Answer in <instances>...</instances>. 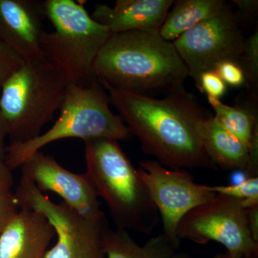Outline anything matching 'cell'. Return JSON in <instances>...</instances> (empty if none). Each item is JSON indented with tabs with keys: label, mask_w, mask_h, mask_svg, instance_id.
Segmentation results:
<instances>
[{
	"label": "cell",
	"mask_w": 258,
	"mask_h": 258,
	"mask_svg": "<svg viewBox=\"0 0 258 258\" xmlns=\"http://www.w3.org/2000/svg\"><path fill=\"white\" fill-rule=\"evenodd\" d=\"M22 177L42 192L52 191L69 208L88 219L106 217L96 191L86 174H76L42 151L34 153L20 166Z\"/></svg>",
	"instance_id": "8fae6325"
},
{
	"label": "cell",
	"mask_w": 258,
	"mask_h": 258,
	"mask_svg": "<svg viewBox=\"0 0 258 258\" xmlns=\"http://www.w3.org/2000/svg\"><path fill=\"white\" fill-rule=\"evenodd\" d=\"M86 174L106 203L115 228L150 235L160 217L139 175L118 141H85Z\"/></svg>",
	"instance_id": "3957f363"
},
{
	"label": "cell",
	"mask_w": 258,
	"mask_h": 258,
	"mask_svg": "<svg viewBox=\"0 0 258 258\" xmlns=\"http://www.w3.org/2000/svg\"><path fill=\"white\" fill-rule=\"evenodd\" d=\"M235 4L244 15H254L258 10L257 0H232Z\"/></svg>",
	"instance_id": "4316f807"
},
{
	"label": "cell",
	"mask_w": 258,
	"mask_h": 258,
	"mask_svg": "<svg viewBox=\"0 0 258 258\" xmlns=\"http://www.w3.org/2000/svg\"><path fill=\"white\" fill-rule=\"evenodd\" d=\"M110 105L108 93L98 80L86 86L70 83L55 123L36 138L9 144L5 148V164L13 171L34 153L61 139L128 140L132 134L119 115L112 112Z\"/></svg>",
	"instance_id": "5b68a950"
},
{
	"label": "cell",
	"mask_w": 258,
	"mask_h": 258,
	"mask_svg": "<svg viewBox=\"0 0 258 258\" xmlns=\"http://www.w3.org/2000/svg\"><path fill=\"white\" fill-rule=\"evenodd\" d=\"M244 41L238 15L225 3L216 15L172 42L198 87L204 73L215 71L225 61L238 63Z\"/></svg>",
	"instance_id": "9c48e42d"
},
{
	"label": "cell",
	"mask_w": 258,
	"mask_h": 258,
	"mask_svg": "<svg viewBox=\"0 0 258 258\" xmlns=\"http://www.w3.org/2000/svg\"><path fill=\"white\" fill-rule=\"evenodd\" d=\"M214 258H244L240 254L233 253V252L226 251L224 253L217 254Z\"/></svg>",
	"instance_id": "f1b7e54d"
},
{
	"label": "cell",
	"mask_w": 258,
	"mask_h": 258,
	"mask_svg": "<svg viewBox=\"0 0 258 258\" xmlns=\"http://www.w3.org/2000/svg\"><path fill=\"white\" fill-rule=\"evenodd\" d=\"M14 194L19 209L40 212L55 230L57 240L47 249L45 258H106L103 233L109 225L106 217L86 218L63 202L54 203L23 177Z\"/></svg>",
	"instance_id": "52a82bcc"
},
{
	"label": "cell",
	"mask_w": 258,
	"mask_h": 258,
	"mask_svg": "<svg viewBox=\"0 0 258 258\" xmlns=\"http://www.w3.org/2000/svg\"><path fill=\"white\" fill-rule=\"evenodd\" d=\"M198 88L202 92L206 93L208 97L218 99H220L227 91V85L216 71H208L202 74L199 80Z\"/></svg>",
	"instance_id": "603a6c76"
},
{
	"label": "cell",
	"mask_w": 258,
	"mask_h": 258,
	"mask_svg": "<svg viewBox=\"0 0 258 258\" xmlns=\"http://www.w3.org/2000/svg\"><path fill=\"white\" fill-rule=\"evenodd\" d=\"M93 71L100 83L149 97L166 96L189 77L173 42L159 32L144 30L111 34L97 55Z\"/></svg>",
	"instance_id": "7a4b0ae2"
},
{
	"label": "cell",
	"mask_w": 258,
	"mask_h": 258,
	"mask_svg": "<svg viewBox=\"0 0 258 258\" xmlns=\"http://www.w3.org/2000/svg\"><path fill=\"white\" fill-rule=\"evenodd\" d=\"M103 243L106 258H170L180 247L162 233L140 245L128 231L109 225L103 233Z\"/></svg>",
	"instance_id": "2e32d148"
},
{
	"label": "cell",
	"mask_w": 258,
	"mask_h": 258,
	"mask_svg": "<svg viewBox=\"0 0 258 258\" xmlns=\"http://www.w3.org/2000/svg\"><path fill=\"white\" fill-rule=\"evenodd\" d=\"M208 99L219 124L251 149L252 139L258 132L255 113L246 107L228 106L218 98L208 97Z\"/></svg>",
	"instance_id": "ac0fdd59"
},
{
	"label": "cell",
	"mask_w": 258,
	"mask_h": 258,
	"mask_svg": "<svg viewBox=\"0 0 258 258\" xmlns=\"http://www.w3.org/2000/svg\"><path fill=\"white\" fill-rule=\"evenodd\" d=\"M23 62V59L0 40V89Z\"/></svg>",
	"instance_id": "44dd1931"
},
{
	"label": "cell",
	"mask_w": 258,
	"mask_h": 258,
	"mask_svg": "<svg viewBox=\"0 0 258 258\" xmlns=\"http://www.w3.org/2000/svg\"><path fill=\"white\" fill-rule=\"evenodd\" d=\"M101 84L146 154L171 169H218L205 152L198 131L200 122L210 114L183 86L158 98Z\"/></svg>",
	"instance_id": "6da1fadb"
},
{
	"label": "cell",
	"mask_w": 258,
	"mask_h": 258,
	"mask_svg": "<svg viewBox=\"0 0 258 258\" xmlns=\"http://www.w3.org/2000/svg\"><path fill=\"white\" fill-rule=\"evenodd\" d=\"M43 3L0 0V40L24 61L44 58L40 45Z\"/></svg>",
	"instance_id": "7c38bea8"
},
{
	"label": "cell",
	"mask_w": 258,
	"mask_h": 258,
	"mask_svg": "<svg viewBox=\"0 0 258 258\" xmlns=\"http://www.w3.org/2000/svg\"><path fill=\"white\" fill-rule=\"evenodd\" d=\"M138 171L159 212L162 222L161 233L180 247L177 230L181 219L216 194L210 186L197 183L186 169H171L155 159L142 161Z\"/></svg>",
	"instance_id": "30bf717a"
},
{
	"label": "cell",
	"mask_w": 258,
	"mask_h": 258,
	"mask_svg": "<svg viewBox=\"0 0 258 258\" xmlns=\"http://www.w3.org/2000/svg\"><path fill=\"white\" fill-rule=\"evenodd\" d=\"M14 184L12 171L5 164L4 159L0 157V189H11Z\"/></svg>",
	"instance_id": "d4e9b609"
},
{
	"label": "cell",
	"mask_w": 258,
	"mask_h": 258,
	"mask_svg": "<svg viewBox=\"0 0 258 258\" xmlns=\"http://www.w3.org/2000/svg\"><path fill=\"white\" fill-rule=\"evenodd\" d=\"M69 81L45 57L24 61L0 89V111L10 144L36 138L63 104Z\"/></svg>",
	"instance_id": "277c9868"
},
{
	"label": "cell",
	"mask_w": 258,
	"mask_h": 258,
	"mask_svg": "<svg viewBox=\"0 0 258 258\" xmlns=\"http://www.w3.org/2000/svg\"><path fill=\"white\" fill-rule=\"evenodd\" d=\"M20 211L12 189H0V235Z\"/></svg>",
	"instance_id": "7402d4cb"
},
{
	"label": "cell",
	"mask_w": 258,
	"mask_h": 258,
	"mask_svg": "<svg viewBox=\"0 0 258 258\" xmlns=\"http://www.w3.org/2000/svg\"><path fill=\"white\" fill-rule=\"evenodd\" d=\"M170 258H195L191 254L187 253V252H184V251H176L175 253L173 254Z\"/></svg>",
	"instance_id": "f546056e"
},
{
	"label": "cell",
	"mask_w": 258,
	"mask_h": 258,
	"mask_svg": "<svg viewBox=\"0 0 258 258\" xmlns=\"http://www.w3.org/2000/svg\"><path fill=\"white\" fill-rule=\"evenodd\" d=\"M198 131L205 152L217 168L242 171L247 178L258 176V158L252 155L250 148L219 124L213 115L200 122Z\"/></svg>",
	"instance_id": "9a60e30c"
},
{
	"label": "cell",
	"mask_w": 258,
	"mask_h": 258,
	"mask_svg": "<svg viewBox=\"0 0 258 258\" xmlns=\"http://www.w3.org/2000/svg\"><path fill=\"white\" fill-rule=\"evenodd\" d=\"M42 3L45 15L54 27L53 31L42 32L40 45L45 58L62 71L71 84L95 82V60L111 32L74 0Z\"/></svg>",
	"instance_id": "8992f818"
},
{
	"label": "cell",
	"mask_w": 258,
	"mask_h": 258,
	"mask_svg": "<svg viewBox=\"0 0 258 258\" xmlns=\"http://www.w3.org/2000/svg\"><path fill=\"white\" fill-rule=\"evenodd\" d=\"M223 0H178L166 15L159 35L174 42L185 32L216 15L223 8Z\"/></svg>",
	"instance_id": "e0dca14e"
},
{
	"label": "cell",
	"mask_w": 258,
	"mask_h": 258,
	"mask_svg": "<svg viewBox=\"0 0 258 258\" xmlns=\"http://www.w3.org/2000/svg\"><path fill=\"white\" fill-rule=\"evenodd\" d=\"M7 137L6 131L4 121H3V115H2L1 111H0V157L4 159L5 147V140Z\"/></svg>",
	"instance_id": "83f0119b"
},
{
	"label": "cell",
	"mask_w": 258,
	"mask_h": 258,
	"mask_svg": "<svg viewBox=\"0 0 258 258\" xmlns=\"http://www.w3.org/2000/svg\"><path fill=\"white\" fill-rule=\"evenodd\" d=\"M177 237L180 241L200 244L215 241L244 258L258 257V242L249 230L242 200L225 195L216 194L186 214L178 227Z\"/></svg>",
	"instance_id": "ba28073f"
},
{
	"label": "cell",
	"mask_w": 258,
	"mask_h": 258,
	"mask_svg": "<svg viewBox=\"0 0 258 258\" xmlns=\"http://www.w3.org/2000/svg\"><path fill=\"white\" fill-rule=\"evenodd\" d=\"M238 64L243 70L246 83L257 89L258 85V30L244 39Z\"/></svg>",
	"instance_id": "d6986e66"
},
{
	"label": "cell",
	"mask_w": 258,
	"mask_h": 258,
	"mask_svg": "<svg viewBox=\"0 0 258 258\" xmlns=\"http://www.w3.org/2000/svg\"><path fill=\"white\" fill-rule=\"evenodd\" d=\"M215 71L226 85L240 87L246 83L243 70L237 62L225 61L218 64Z\"/></svg>",
	"instance_id": "cb8c5ba5"
},
{
	"label": "cell",
	"mask_w": 258,
	"mask_h": 258,
	"mask_svg": "<svg viewBox=\"0 0 258 258\" xmlns=\"http://www.w3.org/2000/svg\"><path fill=\"white\" fill-rule=\"evenodd\" d=\"M246 210L249 230L254 240L258 242V205Z\"/></svg>",
	"instance_id": "484cf974"
},
{
	"label": "cell",
	"mask_w": 258,
	"mask_h": 258,
	"mask_svg": "<svg viewBox=\"0 0 258 258\" xmlns=\"http://www.w3.org/2000/svg\"><path fill=\"white\" fill-rule=\"evenodd\" d=\"M210 189L214 193L241 200L258 198V176L246 178L235 184L210 186Z\"/></svg>",
	"instance_id": "ffe728a7"
},
{
	"label": "cell",
	"mask_w": 258,
	"mask_h": 258,
	"mask_svg": "<svg viewBox=\"0 0 258 258\" xmlns=\"http://www.w3.org/2000/svg\"><path fill=\"white\" fill-rule=\"evenodd\" d=\"M172 0H118L113 7L97 4L91 17L112 34L134 30L159 32Z\"/></svg>",
	"instance_id": "5bb4252c"
},
{
	"label": "cell",
	"mask_w": 258,
	"mask_h": 258,
	"mask_svg": "<svg viewBox=\"0 0 258 258\" xmlns=\"http://www.w3.org/2000/svg\"><path fill=\"white\" fill-rule=\"evenodd\" d=\"M53 227L40 212L20 209L0 235V258H45Z\"/></svg>",
	"instance_id": "4fadbf2b"
}]
</instances>
